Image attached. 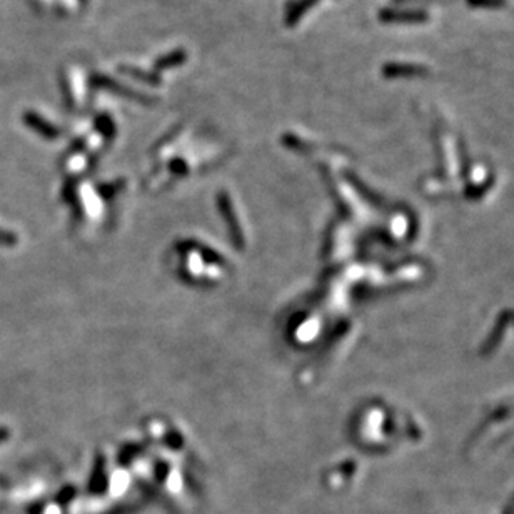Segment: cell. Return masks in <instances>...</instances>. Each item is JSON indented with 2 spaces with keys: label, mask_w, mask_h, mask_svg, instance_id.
<instances>
[{
  "label": "cell",
  "mask_w": 514,
  "mask_h": 514,
  "mask_svg": "<svg viewBox=\"0 0 514 514\" xmlns=\"http://www.w3.org/2000/svg\"><path fill=\"white\" fill-rule=\"evenodd\" d=\"M316 0H299L298 3L291 6L287 8V25H294L299 20V17L307 10L309 7H312L311 3H314Z\"/></svg>",
  "instance_id": "2"
},
{
  "label": "cell",
  "mask_w": 514,
  "mask_h": 514,
  "mask_svg": "<svg viewBox=\"0 0 514 514\" xmlns=\"http://www.w3.org/2000/svg\"><path fill=\"white\" fill-rule=\"evenodd\" d=\"M120 70H125V74L132 75V77H136V79H140V81H144V82L159 83V77H156V75H152V74H144L139 69H132V67H120Z\"/></svg>",
  "instance_id": "4"
},
{
  "label": "cell",
  "mask_w": 514,
  "mask_h": 514,
  "mask_svg": "<svg viewBox=\"0 0 514 514\" xmlns=\"http://www.w3.org/2000/svg\"><path fill=\"white\" fill-rule=\"evenodd\" d=\"M92 82H94L97 87H106V89L115 92V94H124V95H127V97H131L134 100H142V102H145L144 95L137 94V92H132V90H129V89H122V87H120L119 83H115L114 81H111V79L104 77V75H95V77L92 79Z\"/></svg>",
  "instance_id": "1"
},
{
  "label": "cell",
  "mask_w": 514,
  "mask_h": 514,
  "mask_svg": "<svg viewBox=\"0 0 514 514\" xmlns=\"http://www.w3.org/2000/svg\"><path fill=\"white\" fill-rule=\"evenodd\" d=\"M186 61V52L184 50H174V52L167 54L166 57H161V61H157L156 67L157 69H169V67L181 65Z\"/></svg>",
  "instance_id": "3"
}]
</instances>
